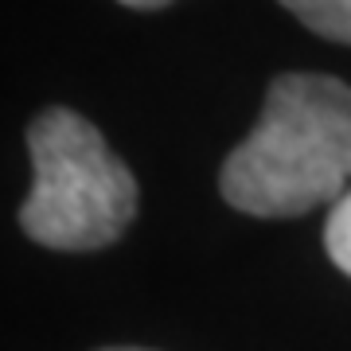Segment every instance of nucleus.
I'll list each match as a JSON object with an SVG mask.
<instances>
[{
  "label": "nucleus",
  "mask_w": 351,
  "mask_h": 351,
  "mask_svg": "<svg viewBox=\"0 0 351 351\" xmlns=\"http://www.w3.org/2000/svg\"><path fill=\"white\" fill-rule=\"evenodd\" d=\"M351 188V86L328 75H281L250 137L226 156L219 191L242 215L293 219Z\"/></svg>",
  "instance_id": "nucleus-1"
},
{
  "label": "nucleus",
  "mask_w": 351,
  "mask_h": 351,
  "mask_svg": "<svg viewBox=\"0 0 351 351\" xmlns=\"http://www.w3.org/2000/svg\"><path fill=\"white\" fill-rule=\"evenodd\" d=\"M32 191L20 207L27 239L51 250H101L137 215V180L75 110H47L27 129Z\"/></svg>",
  "instance_id": "nucleus-2"
},
{
  "label": "nucleus",
  "mask_w": 351,
  "mask_h": 351,
  "mask_svg": "<svg viewBox=\"0 0 351 351\" xmlns=\"http://www.w3.org/2000/svg\"><path fill=\"white\" fill-rule=\"evenodd\" d=\"M308 32L351 47V0H281Z\"/></svg>",
  "instance_id": "nucleus-3"
},
{
  "label": "nucleus",
  "mask_w": 351,
  "mask_h": 351,
  "mask_svg": "<svg viewBox=\"0 0 351 351\" xmlns=\"http://www.w3.org/2000/svg\"><path fill=\"white\" fill-rule=\"evenodd\" d=\"M324 250L328 258L351 277V188L343 191V199L328 211V223H324Z\"/></svg>",
  "instance_id": "nucleus-4"
},
{
  "label": "nucleus",
  "mask_w": 351,
  "mask_h": 351,
  "mask_svg": "<svg viewBox=\"0 0 351 351\" xmlns=\"http://www.w3.org/2000/svg\"><path fill=\"white\" fill-rule=\"evenodd\" d=\"M125 8H164V4H172V0H121Z\"/></svg>",
  "instance_id": "nucleus-5"
},
{
  "label": "nucleus",
  "mask_w": 351,
  "mask_h": 351,
  "mask_svg": "<svg viewBox=\"0 0 351 351\" xmlns=\"http://www.w3.org/2000/svg\"><path fill=\"white\" fill-rule=\"evenodd\" d=\"M106 351H145V348H106Z\"/></svg>",
  "instance_id": "nucleus-6"
}]
</instances>
